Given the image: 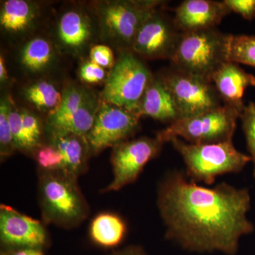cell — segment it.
<instances>
[{
	"instance_id": "obj_13",
	"label": "cell",
	"mask_w": 255,
	"mask_h": 255,
	"mask_svg": "<svg viewBox=\"0 0 255 255\" xmlns=\"http://www.w3.org/2000/svg\"><path fill=\"white\" fill-rule=\"evenodd\" d=\"M157 137H140L114 146L111 155L113 179L103 193L117 191L137 180L144 167L162 150Z\"/></svg>"
},
{
	"instance_id": "obj_12",
	"label": "cell",
	"mask_w": 255,
	"mask_h": 255,
	"mask_svg": "<svg viewBox=\"0 0 255 255\" xmlns=\"http://www.w3.org/2000/svg\"><path fill=\"white\" fill-rule=\"evenodd\" d=\"M139 123L135 112L101 101L93 125L85 135L91 156L129 140L138 130Z\"/></svg>"
},
{
	"instance_id": "obj_26",
	"label": "cell",
	"mask_w": 255,
	"mask_h": 255,
	"mask_svg": "<svg viewBox=\"0 0 255 255\" xmlns=\"http://www.w3.org/2000/svg\"><path fill=\"white\" fill-rule=\"evenodd\" d=\"M33 158L38 169L44 171H64V159L60 151L49 142H45L35 152Z\"/></svg>"
},
{
	"instance_id": "obj_20",
	"label": "cell",
	"mask_w": 255,
	"mask_h": 255,
	"mask_svg": "<svg viewBox=\"0 0 255 255\" xmlns=\"http://www.w3.org/2000/svg\"><path fill=\"white\" fill-rule=\"evenodd\" d=\"M224 105L243 111V98L249 87L255 86V76L246 73L239 64L226 61L219 67L211 79Z\"/></svg>"
},
{
	"instance_id": "obj_16",
	"label": "cell",
	"mask_w": 255,
	"mask_h": 255,
	"mask_svg": "<svg viewBox=\"0 0 255 255\" xmlns=\"http://www.w3.org/2000/svg\"><path fill=\"white\" fill-rule=\"evenodd\" d=\"M68 80L66 77H55L15 83V95H10L19 107L46 119L59 107Z\"/></svg>"
},
{
	"instance_id": "obj_19",
	"label": "cell",
	"mask_w": 255,
	"mask_h": 255,
	"mask_svg": "<svg viewBox=\"0 0 255 255\" xmlns=\"http://www.w3.org/2000/svg\"><path fill=\"white\" fill-rule=\"evenodd\" d=\"M133 112L140 119L148 117L168 125L182 119L172 92L159 74L154 75Z\"/></svg>"
},
{
	"instance_id": "obj_10",
	"label": "cell",
	"mask_w": 255,
	"mask_h": 255,
	"mask_svg": "<svg viewBox=\"0 0 255 255\" xmlns=\"http://www.w3.org/2000/svg\"><path fill=\"white\" fill-rule=\"evenodd\" d=\"M54 11L48 1H1L0 33L7 49H11L28 38L48 31Z\"/></svg>"
},
{
	"instance_id": "obj_30",
	"label": "cell",
	"mask_w": 255,
	"mask_h": 255,
	"mask_svg": "<svg viewBox=\"0 0 255 255\" xmlns=\"http://www.w3.org/2000/svg\"><path fill=\"white\" fill-rule=\"evenodd\" d=\"M223 2L231 12L241 15L245 19L251 21L255 18V0H224Z\"/></svg>"
},
{
	"instance_id": "obj_22",
	"label": "cell",
	"mask_w": 255,
	"mask_h": 255,
	"mask_svg": "<svg viewBox=\"0 0 255 255\" xmlns=\"http://www.w3.org/2000/svg\"><path fill=\"white\" fill-rule=\"evenodd\" d=\"M127 233V225L120 216L113 213H100L92 220L90 237L97 246L105 248L117 247Z\"/></svg>"
},
{
	"instance_id": "obj_3",
	"label": "cell",
	"mask_w": 255,
	"mask_h": 255,
	"mask_svg": "<svg viewBox=\"0 0 255 255\" xmlns=\"http://www.w3.org/2000/svg\"><path fill=\"white\" fill-rule=\"evenodd\" d=\"M60 54L78 63L101 42L98 19L90 1H66L55 9L48 30Z\"/></svg>"
},
{
	"instance_id": "obj_5",
	"label": "cell",
	"mask_w": 255,
	"mask_h": 255,
	"mask_svg": "<svg viewBox=\"0 0 255 255\" xmlns=\"http://www.w3.org/2000/svg\"><path fill=\"white\" fill-rule=\"evenodd\" d=\"M182 155L187 174L194 182L214 184L216 177L243 170L251 157L240 152L232 140L217 143L196 145L184 142L179 137L169 141Z\"/></svg>"
},
{
	"instance_id": "obj_29",
	"label": "cell",
	"mask_w": 255,
	"mask_h": 255,
	"mask_svg": "<svg viewBox=\"0 0 255 255\" xmlns=\"http://www.w3.org/2000/svg\"><path fill=\"white\" fill-rule=\"evenodd\" d=\"M88 58L102 68L110 70L115 64L117 55L114 54V50L111 47L104 43H98L92 47Z\"/></svg>"
},
{
	"instance_id": "obj_21",
	"label": "cell",
	"mask_w": 255,
	"mask_h": 255,
	"mask_svg": "<svg viewBox=\"0 0 255 255\" xmlns=\"http://www.w3.org/2000/svg\"><path fill=\"white\" fill-rule=\"evenodd\" d=\"M46 141L55 145L64 159V172L79 177L88 169L90 148L85 136L74 134H61L46 136Z\"/></svg>"
},
{
	"instance_id": "obj_1",
	"label": "cell",
	"mask_w": 255,
	"mask_h": 255,
	"mask_svg": "<svg viewBox=\"0 0 255 255\" xmlns=\"http://www.w3.org/2000/svg\"><path fill=\"white\" fill-rule=\"evenodd\" d=\"M157 205L166 238L192 253L235 255L242 236L254 231L249 191L225 182L210 189L172 172L159 185Z\"/></svg>"
},
{
	"instance_id": "obj_18",
	"label": "cell",
	"mask_w": 255,
	"mask_h": 255,
	"mask_svg": "<svg viewBox=\"0 0 255 255\" xmlns=\"http://www.w3.org/2000/svg\"><path fill=\"white\" fill-rule=\"evenodd\" d=\"M231 10L223 1L185 0L174 10V21L182 33L216 28Z\"/></svg>"
},
{
	"instance_id": "obj_2",
	"label": "cell",
	"mask_w": 255,
	"mask_h": 255,
	"mask_svg": "<svg viewBox=\"0 0 255 255\" xmlns=\"http://www.w3.org/2000/svg\"><path fill=\"white\" fill-rule=\"evenodd\" d=\"M78 179L62 170L38 169V203L45 225L72 229L88 217L90 206Z\"/></svg>"
},
{
	"instance_id": "obj_14",
	"label": "cell",
	"mask_w": 255,
	"mask_h": 255,
	"mask_svg": "<svg viewBox=\"0 0 255 255\" xmlns=\"http://www.w3.org/2000/svg\"><path fill=\"white\" fill-rule=\"evenodd\" d=\"M182 33L174 18L157 8L142 23L137 32L132 51L142 60H171Z\"/></svg>"
},
{
	"instance_id": "obj_15",
	"label": "cell",
	"mask_w": 255,
	"mask_h": 255,
	"mask_svg": "<svg viewBox=\"0 0 255 255\" xmlns=\"http://www.w3.org/2000/svg\"><path fill=\"white\" fill-rule=\"evenodd\" d=\"M1 251L41 250L49 248V234L44 223L18 212L11 206L0 205Z\"/></svg>"
},
{
	"instance_id": "obj_7",
	"label": "cell",
	"mask_w": 255,
	"mask_h": 255,
	"mask_svg": "<svg viewBox=\"0 0 255 255\" xmlns=\"http://www.w3.org/2000/svg\"><path fill=\"white\" fill-rule=\"evenodd\" d=\"M4 53L15 83L65 77L66 59L60 54L48 31L28 38Z\"/></svg>"
},
{
	"instance_id": "obj_33",
	"label": "cell",
	"mask_w": 255,
	"mask_h": 255,
	"mask_svg": "<svg viewBox=\"0 0 255 255\" xmlns=\"http://www.w3.org/2000/svg\"><path fill=\"white\" fill-rule=\"evenodd\" d=\"M0 255H45V251L41 250L20 249L13 251H1Z\"/></svg>"
},
{
	"instance_id": "obj_23",
	"label": "cell",
	"mask_w": 255,
	"mask_h": 255,
	"mask_svg": "<svg viewBox=\"0 0 255 255\" xmlns=\"http://www.w3.org/2000/svg\"><path fill=\"white\" fill-rule=\"evenodd\" d=\"M93 88L80 81L69 80L58 108L46 119V134L54 130L73 115L87 100Z\"/></svg>"
},
{
	"instance_id": "obj_17",
	"label": "cell",
	"mask_w": 255,
	"mask_h": 255,
	"mask_svg": "<svg viewBox=\"0 0 255 255\" xmlns=\"http://www.w3.org/2000/svg\"><path fill=\"white\" fill-rule=\"evenodd\" d=\"M9 122L16 150L33 157L46 142V119L16 105L10 95Z\"/></svg>"
},
{
	"instance_id": "obj_27",
	"label": "cell",
	"mask_w": 255,
	"mask_h": 255,
	"mask_svg": "<svg viewBox=\"0 0 255 255\" xmlns=\"http://www.w3.org/2000/svg\"><path fill=\"white\" fill-rule=\"evenodd\" d=\"M243 130L246 137L248 148L253 162V175L255 177V103L245 105L240 116Z\"/></svg>"
},
{
	"instance_id": "obj_32",
	"label": "cell",
	"mask_w": 255,
	"mask_h": 255,
	"mask_svg": "<svg viewBox=\"0 0 255 255\" xmlns=\"http://www.w3.org/2000/svg\"><path fill=\"white\" fill-rule=\"evenodd\" d=\"M106 255H150L147 252L140 246H128L122 249L116 250Z\"/></svg>"
},
{
	"instance_id": "obj_24",
	"label": "cell",
	"mask_w": 255,
	"mask_h": 255,
	"mask_svg": "<svg viewBox=\"0 0 255 255\" xmlns=\"http://www.w3.org/2000/svg\"><path fill=\"white\" fill-rule=\"evenodd\" d=\"M228 59L255 67V36L229 34Z\"/></svg>"
},
{
	"instance_id": "obj_31",
	"label": "cell",
	"mask_w": 255,
	"mask_h": 255,
	"mask_svg": "<svg viewBox=\"0 0 255 255\" xmlns=\"http://www.w3.org/2000/svg\"><path fill=\"white\" fill-rule=\"evenodd\" d=\"M15 81L10 73L4 52L1 51L0 54V88L1 93L11 92L14 87Z\"/></svg>"
},
{
	"instance_id": "obj_6",
	"label": "cell",
	"mask_w": 255,
	"mask_h": 255,
	"mask_svg": "<svg viewBox=\"0 0 255 255\" xmlns=\"http://www.w3.org/2000/svg\"><path fill=\"white\" fill-rule=\"evenodd\" d=\"M228 36L217 28L182 33L171 67L211 80L216 70L228 61Z\"/></svg>"
},
{
	"instance_id": "obj_4",
	"label": "cell",
	"mask_w": 255,
	"mask_h": 255,
	"mask_svg": "<svg viewBox=\"0 0 255 255\" xmlns=\"http://www.w3.org/2000/svg\"><path fill=\"white\" fill-rule=\"evenodd\" d=\"M98 19L101 42L116 51L131 50L142 23L164 4L159 0L91 1Z\"/></svg>"
},
{
	"instance_id": "obj_28",
	"label": "cell",
	"mask_w": 255,
	"mask_h": 255,
	"mask_svg": "<svg viewBox=\"0 0 255 255\" xmlns=\"http://www.w3.org/2000/svg\"><path fill=\"white\" fill-rule=\"evenodd\" d=\"M108 75L109 70L93 63L89 58L79 63V81L87 86L97 84H105Z\"/></svg>"
},
{
	"instance_id": "obj_11",
	"label": "cell",
	"mask_w": 255,
	"mask_h": 255,
	"mask_svg": "<svg viewBox=\"0 0 255 255\" xmlns=\"http://www.w3.org/2000/svg\"><path fill=\"white\" fill-rule=\"evenodd\" d=\"M172 92L182 118L224 105L211 80L172 68L159 74Z\"/></svg>"
},
{
	"instance_id": "obj_9",
	"label": "cell",
	"mask_w": 255,
	"mask_h": 255,
	"mask_svg": "<svg viewBox=\"0 0 255 255\" xmlns=\"http://www.w3.org/2000/svg\"><path fill=\"white\" fill-rule=\"evenodd\" d=\"M154 75L132 50L117 52L100 92L101 100L134 112Z\"/></svg>"
},
{
	"instance_id": "obj_25",
	"label": "cell",
	"mask_w": 255,
	"mask_h": 255,
	"mask_svg": "<svg viewBox=\"0 0 255 255\" xmlns=\"http://www.w3.org/2000/svg\"><path fill=\"white\" fill-rule=\"evenodd\" d=\"M9 92L1 93L0 99V158L1 161L16 151L9 122Z\"/></svg>"
},
{
	"instance_id": "obj_8",
	"label": "cell",
	"mask_w": 255,
	"mask_h": 255,
	"mask_svg": "<svg viewBox=\"0 0 255 255\" xmlns=\"http://www.w3.org/2000/svg\"><path fill=\"white\" fill-rule=\"evenodd\" d=\"M241 112L223 105L204 113L179 119L159 130L156 137L163 144L173 137L196 145L229 141L232 140Z\"/></svg>"
}]
</instances>
